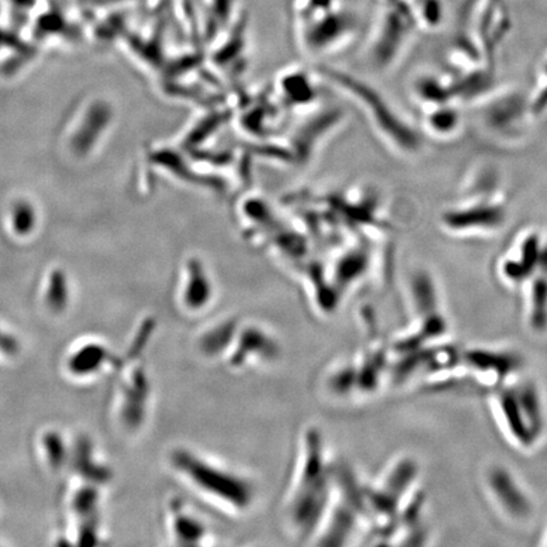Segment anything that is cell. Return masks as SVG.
Listing matches in <instances>:
<instances>
[{
    "instance_id": "cell-3",
    "label": "cell",
    "mask_w": 547,
    "mask_h": 547,
    "mask_svg": "<svg viewBox=\"0 0 547 547\" xmlns=\"http://www.w3.org/2000/svg\"><path fill=\"white\" fill-rule=\"evenodd\" d=\"M543 246L545 241L537 231H525L516 237L498 263L497 273L501 281L509 287H524L539 264Z\"/></svg>"
},
{
    "instance_id": "cell-1",
    "label": "cell",
    "mask_w": 547,
    "mask_h": 547,
    "mask_svg": "<svg viewBox=\"0 0 547 547\" xmlns=\"http://www.w3.org/2000/svg\"><path fill=\"white\" fill-rule=\"evenodd\" d=\"M494 413L501 427L519 448H530L543 430V407L539 391L530 383L512 388H498Z\"/></svg>"
},
{
    "instance_id": "cell-9",
    "label": "cell",
    "mask_w": 547,
    "mask_h": 547,
    "mask_svg": "<svg viewBox=\"0 0 547 547\" xmlns=\"http://www.w3.org/2000/svg\"><path fill=\"white\" fill-rule=\"evenodd\" d=\"M528 109L534 117H540L547 112V56L541 63L537 72L536 83L530 98H528Z\"/></svg>"
},
{
    "instance_id": "cell-13",
    "label": "cell",
    "mask_w": 547,
    "mask_h": 547,
    "mask_svg": "<svg viewBox=\"0 0 547 547\" xmlns=\"http://www.w3.org/2000/svg\"></svg>"
},
{
    "instance_id": "cell-7",
    "label": "cell",
    "mask_w": 547,
    "mask_h": 547,
    "mask_svg": "<svg viewBox=\"0 0 547 547\" xmlns=\"http://www.w3.org/2000/svg\"><path fill=\"white\" fill-rule=\"evenodd\" d=\"M425 123L430 133L445 139L455 135L460 127V114L456 106L452 105V102L430 105L425 117Z\"/></svg>"
},
{
    "instance_id": "cell-2",
    "label": "cell",
    "mask_w": 547,
    "mask_h": 547,
    "mask_svg": "<svg viewBox=\"0 0 547 547\" xmlns=\"http://www.w3.org/2000/svg\"><path fill=\"white\" fill-rule=\"evenodd\" d=\"M509 218L506 203L495 194L478 193L450 206L441 215L443 230L458 236L489 235L497 232Z\"/></svg>"
},
{
    "instance_id": "cell-8",
    "label": "cell",
    "mask_w": 547,
    "mask_h": 547,
    "mask_svg": "<svg viewBox=\"0 0 547 547\" xmlns=\"http://www.w3.org/2000/svg\"><path fill=\"white\" fill-rule=\"evenodd\" d=\"M108 357V352L98 343H88L70 357V373L78 376H87L98 372Z\"/></svg>"
},
{
    "instance_id": "cell-5",
    "label": "cell",
    "mask_w": 547,
    "mask_h": 547,
    "mask_svg": "<svg viewBox=\"0 0 547 547\" xmlns=\"http://www.w3.org/2000/svg\"><path fill=\"white\" fill-rule=\"evenodd\" d=\"M413 24L412 11L408 5L397 2L384 9L378 36L379 53L383 57H391L408 36Z\"/></svg>"
},
{
    "instance_id": "cell-10",
    "label": "cell",
    "mask_w": 547,
    "mask_h": 547,
    "mask_svg": "<svg viewBox=\"0 0 547 547\" xmlns=\"http://www.w3.org/2000/svg\"><path fill=\"white\" fill-rule=\"evenodd\" d=\"M45 451L48 461L54 467H59L66 458L65 443L56 433L45 434Z\"/></svg>"
},
{
    "instance_id": "cell-4",
    "label": "cell",
    "mask_w": 547,
    "mask_h": 547,
    "mask_svg": "<svg viewBox=\"0 0 547 547\" xmlns=\"http://www.w3.org/2000/svg\"><path fill=\"white\" fill-rule=\"evenodd\" d=\"M526 319L531 330L540 332L547 327V241L539 264L525 282Z\"/></svg>"
},
{
    "instance_id": "cell-11",
    "label": "cell",
    "mask_w": 547,
    "mask_h": 547,
    "mask_svg": "<svg viewBox=\"0 0 547 547\" xmlns=\"http://www.w3.org/2000/svg\"><path fill=\"white\" fill-rule=\"evenodd\" d=\"M97 501H98L97 492L93 489H85V491H80L76 494L74 509L80 515H88L96 509Z\"/></svg>"
},
{
    "instance_id": "cell-12",
    "label": "cell",
    "mask_w": 547,
    "mask_h": 547,
    "mask_svg": "<svg viewBox=\"0 0 547 547\" xmlns=\"http://www.w3.org/2000/svg\"><path fill=\"white\" fill-rule=\"evenodd\" d=\"M15 348H17V343L13 341V339L0 332V349H4L5 352H12Z\"/></svg>"
},
{
    "instance_id": "cell-6",
    "label": "cell",
    "mask_w": 547,
    "mask_h": 547,
    "mask_svg": "<svg viewBox=\"0 0 547 547\" xmlns=\"http://www.w3.org/2000/svg\"><path fill=\"white\" fill-rule=\"evenodd\" d=\"M488 486L498 506L513 518L525 517L530 510L526 495L517 488L518 484L506 471L493 470L489 474Z\"/></svg>"
}]
</instances>
